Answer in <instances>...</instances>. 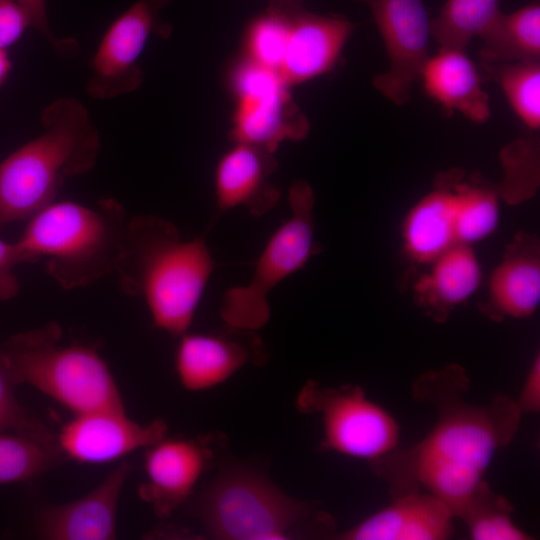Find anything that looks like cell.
Returning a JSON list of instances; mask_svg holds the SVG:
<instances>
[{"label":"cell","mask_w":540,"mask_h":540,"mask_svg":"<svg viewBox=\"0 0 540 540\" xmlns=\"http://www.w3.org/2000/svg\"><path fill=\"white\" fill-rule=\"evenodd\" d=\"M236 95L232 138L274 153L284 140H301L309 130L280 74L248 59L232 74Z\"/></svg>","instance_id":"9c48e42d"},{"label":"cell","mask_w":540,"mask_h":540,"mask_svg":"<svg viewBox=\"0 0 540 540\" xmlns=\"http://www.w3.org/2000/svg\"><path fill=\"white\" fill-rule=\"evenodd\" d=\"M27 27L30 20L16 0H0V48L14 44Z\"/></svg>","instance_id":"d6a6232c"},{"label":"cell","mask_w":540,"mask_h":540,"mask_svg":"<svg viewBox=\"0 0 540 540\" xmlns=\"http://www.w3.org/2000/svg\"><path fill=\"white\" fill-rule=\"evenodd\" d=\"M540 304V241L520 231L493 269L479 312L493 322L532 316Z\"/></svg>","instance_id":"9a60e30c"},{"label":"cell","mask_w":540,"mask_h":540,"mask_svg":"<svg viewBox=\"0 0 540 540\" xmlns=\"http://www.w3.org/2000/svg\"><path fill=\"white\" fill-rule=\"evenodd\" d=\"M170 0H134L108 27L95 51L86 90L97 100L135 91L143 81L139 60L152 34L166 30L162 10Z\"/></svg>","instance_id":"30bf717a"},{"label":"cell","mask_w":540,"mask_h":540,"mask_svg":"<svg viewBox=\"0 0 540 540\" xmlns=\"http://www.w3.org/2000/svg\"><path fill=\"white\" fill-rule=\"evenodd\" d=\"M131 468L129 462H122L84 496L43 508L36 521L38 536L48 540L115 539L118 502Z\"/></svg>","instance_id":"2e32d148"},{"label":"cell","mask_w":540,"mask_h":540,"mask_svg":"<svg viewBox=\"0 0 540 540\" xmlns=\"http://www.w3.org/2000/svg\"><path fill=\"white\" fill-rule=\"evenodd\" d=\"M273 153L236 143L219 160L214 177L220 212L244 207L254 216L270 211L279 200V190L270 182L276 168Z\"/></svg>","instance_id":"ffe728a7"},{"label":"cell","mask_w":540,"mask_h":540,"mask_svg":"<svg viewBox=\"0 0 540 540\" xmlns=\"http://www.w3.org/2000/svg\"><path fill=\"white\" fill-rule=\"evenodd\" d=\"M373 14L389 60L374 87L397 106L405 104L429 58L430 20L423 0H360Z\"/></svg>","instance_id":"8fae6325"},{"label":"cell","mask_w":540,"mask_h":540,"mask_svg":"<svg viewBox=\"0 0 540 540\" xmlns=\"http://www.w3.org/2000/svg\"><path fill=\"white\" fill-rule=\"evenodd\" d=\"M360 1V0H359Z\"/></svg>","instance_id":"8d00e7d4"},{"label":"cell","mask_w":540,"mask_h":540,"mask_svg":"<svg viewBox=\"0 0 540 540\" xmlns=\"http://www.w3.org/2000/svg\"><path fill=\"white\" fill-rule=\"evenodd\" d=\"M481 281L482 268L473 247L455 244L416 275L412 299L425 316L441 324L477 291Z\"/></svg>","instance_id":"44dd1931"},{"label":"cell","mask_w":540,"mask_h":540,"mask_svg":"<svg viewBox=\"0 0 540 540\" xmlns=\"http://www.w3.org/2000/svg\"><path fill=\"white\" fill-rule=\"evenodd\" d=\"M509 500L482 480L464 503L457 518L461 519L473 540H530L513 519Z\"/></svg>","instance_id":"d4e9b609"},{"label":"cell","mask_w":540,"mask_h":540,"mask_svg":"<svg viewBox=\"0 0 540 540\" xmlns=\"http://www.w3.org/2000/svg\"><path fill=\"white\" fill-rule=\"evenodd\" d=\"M470 385L466 370L456 363L428 370L414 381V398L431 404L437 418L414 445L396 447L370 462L392 497L427 492L457 518L496 453L513 440L523 416L515 399L497 395L485 404L471 403L465 397Z\"/></svg>","instance_id":"6da1fadb"},{"label":"cell","mask_w":540,"mask_h":540,"mask_svg":"<svg viewBox=\"0 0 540 540\" xmlns=\"http://www.w3.org/2000/svg\"><path fill=\"white\" fill-rule=\"evenodd\" d=\"M480 37L482 64L539 61V1L532 0L509 14L501 11Z\"/></svg>","instance_id":"603a6c76"},{"label":"cell","mask_w":540,"mask_h":540,"mask_svg":"<svg viewBox=\"0 0 540 540\" xmlns=\"http://www.w3.org/2000/svg\"><path fill=\"white\" fill-rule=\"evenodd\" d=\"M265 355L255 330L225 324L220 330L181 335L175 369L185 389L202 391L225 382L247 364H262Z\"/></svg>","instance_id":"7c38bea8"},{"label":"cell","mask_w":540,"mask_h":540,"mask_svg":"<svg viewBox=\"0 0 540 540\" xmlns=\"http://www.w3.org/2000/svg\"><path fill=\"white\" fill-rule=\"evenodd\" d=\"M194 511L215 539L330 538L336 527L334 518L316 504L287 495L244 465L220 471L195 499Z\"/></svg>","instance_id":"5b68a950"},{"label":"cell","mask_w":540,"mask_h":540,"mask_svg":"<svg viewBox=\"0 0 540 540\" xmlns=\"http://www.w3.org/2000/svg\"><path fill=\"white\" fill-rule=\"evenodd\" d=\"M302 4V0H271L247 29L246 59L279 73L292 20Z\"/></svg>","instance_id":"484cf974"},{"label":"cell","mask_w":540,"mask_h":540,"mask_svg":"<svg viewBox=\"0 0 540 540\" xmlns=\"http://www.w3.org/2000/svg\"><path fill=\"white\" fill-rule=\"evenodd\" d=\"M295 405L301 413L320 417V450L370 463L398 447L397 421L359 385L328 387L310 379L299 391Z\"/></svg>","instance_id":"ba28073f"},{"label":"cell","mask_w":540,"mask_h":540,"mask_svg":"<svg viewBox=\"0 0 540 540\" xmlns=\"http://www.w3.org/2000/svg\"><path fill=\"white\" fill-rule=\"evenodd\" d=\"M127 221L112 198L93 206L53 202L29 218L16 244L24 263L45 258L47 274L62 289H77L114 272Z\"/></svg>","instance_id":"277c9868"},{"label":"cell","mask_w":540,"mask_h":540,"mask_svg":"<svg viewBox=\"0 0 540 540\" xmlns=\"http://www.w3.org/2000/svg\"><path fill=\"white\" fill-rule=\"evenodd\" d=\"M40 135L0 164V225L32 217L54 199L67 179L90 171L100 152L87 108L71 97L50 103Z\"/></svg>","instance_id":"3957f363"},{"label":"cell","mask_w":540,"mask_h":540,"mask_svg":"<svg viewBox=\"0 0 540 540\" xmlns=\"http://www.w3.org/2000/svg\"><path fill=\"white\" fill-rule=\"evenodd\" d=\"M11 68L10 60L5 49L0 48V84L3 83Z\"/></svg>","instance_id":"d590c367"},{"label":"cell","mask_w":540,"mask_h":540,"mask_svg":"<svg viewBox=\"0 0 540 540\" xmlns=\"http://www.w3.org/2000/svg\"><path fill=\"white\" fill-rule=\"evenodd\" d=\"M504 179L498 184L500 197L510 204L523 202L535 193L539 182V145L534 137L519 139L501 154Z\"/></svg>","instance_id":"f546056e"},{"label":"cell","mask_w":540,"mask_h":540,"mask_svg":"<svg viewBox=\"0 0 540 540\" xmlns=\"http://www.w3.org/2000/svg\"><path fill=\"white\" fill-rule=\"evenodd\" d=\"M354 30L340 15L296 11L279 74L288 86L301 84L332 70Z\"/></svg>","instance_id":"d6986e66"},{"label":"cell","mask_w":540,"mask_h":540,"mask_svg":"<svg viewBox=\"0 0 540 540\" xmlns=\"http://www.w3.org/2000/svg\"><path fill=\"white\" fill-rule=\"evenodd\" d=\"M314 202L313 190L306 182L292 185L290 218L269 239L250 282L229 289L222 298L221 316L225 324L255 331L264 326L270 317L267 295L319 252L314 240Z\"/></svg>","instance_id":"52a82bcc"},{"label":"cell","mask_w":540,"mask_h":540,"mask_svg":"<svg viewBox=\"0 0 540 540\" xmlns=\"http://www.w3.org/2000/svg\"><path fill=\"white\" fill-rule=\"evenodd\" d=\"M500 198L498 184L488 181L479 173L463 174L457 186L456 244L472 246L496 230Z\"/></svg>","instance_id":"cb8c5ba5"},{"label":"cell","mask_w":540,"mask_h":540,"mask_svg":"<svg viewBox=\"0 0 540 540\" xmlns=\"http://www.w3.org/2000/svg\"><path fill=\"white\" fill-rule=\"evenodd\" d=\"M500 12L499 0H446L439 14L430 21L431 36L440 47L465 49Z\"/></svg>","instance_id":"4316f807"},{"label":"cell","mask_w":540,"mask_h":540,"mask_svg":"<svg viewBox=\"0 0 540 540\" xmlns=\"http://www.w3.org/2000/svg\"><path fill=\"white\" fill-rule=\"evenodd\" d=\"M464 173L460 168L438 173L431 189L406 214L401 237L409 262L427 266L456 244L457 186Z\"/></svg>","instance_id":"ac0fdd59"},{"label":"cell","mask_w":540,"mask_h":540,"mask_svg":"<svg viewBox=\"0 0 540 540\" xmlns=\"http://www.w3.org/2000/svg\"><path fill=\"white\" fill-rule=\"evenodd\" d=\"M26 12L31 27L35 28L55 49L63 55L76 51V41L73 39H58L50 29L47 16L46 0H16Z\"/></svg>","instance_id":"1f68e13d"},{"label":"cell","mask_w":540,"mask_h":540,"mask_svg":"<svg viewBox=\"0 0 540 540\" xmlns=\"http://www.w3.org/2000/svg\"><path fill=\"white\" fill-rule=\"evenodd\" d=\"M62 329L45 326L17 333L2 346L14 385L29 384L75 414L108 410L126 412L113 375L92 347L61 343Z\"/></svg>","instance_id":"8992f818"},{"label":"cell","mask_w":540,"mask_h":540,"mask_svg":"<svg viewBox=\"0 0 540 540\" xmlns=\"http://www.w3.org/2000/svg\"><path fill=\"white\" fill-rule=\"evenodd\" d=\"M24 263L16 244L0 238V302L15 297L19 292V282L14 273L16 265Z\"/></svg>","instance_id":"836d02e7"},{"label":"cell","mask_w":540,"mask_h":540,"mask_svg":"<svg viewBox=\"0 0 540 540\" xmlns=\"http://www.w3.org/2000/svg\"><path fill=\"white\" fill-rule=\"evenodd\" d=\"M420 77L425 92L447 113L457 111L476 123L489 119V95L465 49L440 47L435 55L429 56Z\"/></svg>","instance_id":"7402d4cb"},{"label":"cell","mask_w":540,"mask_h":540,"mask_svg":"<svg viewBox=\"0 0 540 540\" xmlns=\"http://www.w3.org/2000/svg\"><path fill=\"white\" fill-rule=\"evenodd\" d=\"M213 270L204 239L183 240L170 221L137 215L127 221L113 273L125 294L144 299L156 327L180 337Z\"/></svg>","instance_id":"7a4b0ae2"},{"label":"cell","mask_w":540,"mask_h":540,"mask_svg":"<svg viewBox=\"0 0 540 540\" xmlns=\"http://www.w3.org/2000/svg\"><path fill=\"white\" fill-rule=\"evenodd\" d=\"M167 435V424L155 419L137 423L126 412L97 410L76 414L59 433L63 455L81 463L99 464L147 448Z\"/></svg>","instance_id":"5bb4252c"},{"label":"cell","mask_w":540,"mask_h":540,"mask_svg":"<svg viewBox=\"0 0 540 540\" xmlns=\"http://www.w3.org/2000/svg\"><path fill=\"white\" fill-rule=\"evenodd\" d=\"M0 346V432L11 430L44 442H57L54 434L36 416L20 405Z\"/></svg>","instance_id":"4dcf8cb0"},{"label":"cell","mask_w":540,"mask_h":540,"mask_svg":"<svg viewBox=\"0 0 540 540\" xmlns=\"http://www.w3.org/2000/svg\"><path fill=\"white\" fill-rule=\"evenodd\" d=\"M63 457L57 442L0 434V484L33 479L60 464Z\"/></svg>","instance_id":"83f0119b"},{"label":"cell","mask_w":540,"mask_h":540,"mask_svg":"<svg viewBox=\"0 0 540 540\" xmlns=\"http://www.w3.org/2000/svg\"><path fill=\"white\" fill-rule=\"evenodd\" d=\"M392 502L355 526L335 534L340 540H446L456 518L438 497L414 491L392 497Z\"/></svg>","instance_id":"e0dca14e"},{"label":"cell","mask_w":540,"mask_h":540,"mask_svg":"<svg viewBox=\"0 0 540 540\" xmlns=\"http://www.w3.org/2000/svg\"><path fill=\"white\" fill-rule=\"evenodd\" d=\"M501 87L511 108L531 131L540 127V62L482 64Z\"/></svg>","instance_id":"f1b7e54d"},{"label":"cell","mask_w":540,"mask_h":540,"mask_svg":"<svg viewBox=\"0 0 540 540\" xmlns=\"http://www.w3.org/2000/svg\"><path fill=\"white\" fill-rule=\"evenodd\" d=\"M521 413H536L540 410V354L537 352L528 368L519 395L515 399Z\"/></svg>","instance_id":"e575fe53"},{"label":"cell","mask_w":540,"mask_h":540,"mask_svg":"<svg viewBox=\"0 0 540 540\" xmlns=\"http://www.w3.org/2000/svg\"><path fill=\"white\" fill-rule=\"evenodd\" d=\"M213 437L163 438L147 447L144 469L147 481L139 486V497L160 519L172 513L193 493L201 475L214 457Z\"/></svg>","instance_id":"4fadbf2b"}]
</instances>
